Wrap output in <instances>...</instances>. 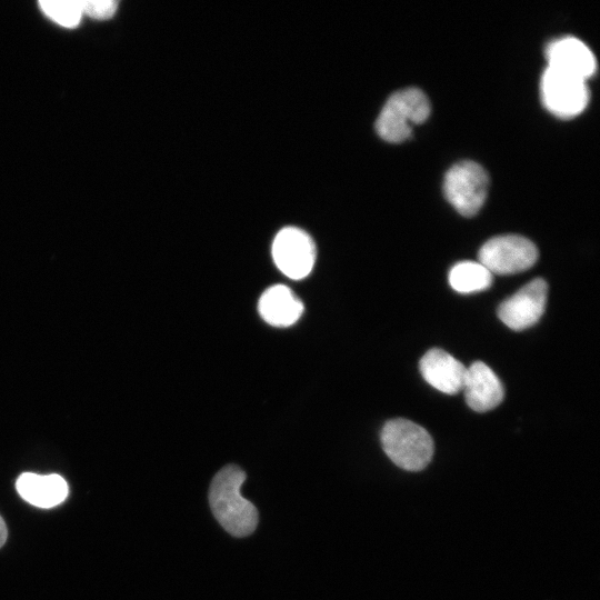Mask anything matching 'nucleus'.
<instances>
[{"instance_id": "obj_1", "label": "nucleus", "mask_w": 600, "mask_h": 600, "mask_svg": "<svg viewBox=\"0 0 600 600\" xmlns=\"http://www.w3.org/2000/svg\"><path fill=\"white\" fill-rule=\"evenodd\" d=\"M246 472L236 464H228L213 477L209 489L211 511L222 528L233 537L251 534L258 524V510L241 496Z\"/></svg>"}, {"instance_id": "obj_2", "label": "nucleus", "mask_w": 600, "mask_h": 600, "mask_svg": "<svg viewBox=\"0 0 600 600\" xmlns=\"http://www.w3.org/2000/svg\"><path fill=\"white\" fill-rule=\"evenodd\" d=\"M381 446L388 458L407 471H420L432 459L434 446L429 432L402 418L389 420L381 430Z\"/></svg>"}, {"instance_id": "obj_3", "label": "nucleus", "mask_w": 600, "mask_h": 600, "mask_svg": "<svg viewBox=\"0 0 600 600\" xmlns=\"http://www.w3.org/2000/svg\"><path fill=\"white\" fill-rule=\"evenodd\" d=\"M430 114V102L418 88L393 92L376 122L378 134L387 142L400 143L412 134L413 124H420Z\"/></svg>"}, {"instance_id": "obj_4", "label": "nucleus", "mask_w": 600, "mask_h": 600, "mask_svg": "<svg viewBox=\"0 0 600 600\" xmlns=\"http://www.w3.org/2000/svg\"><path fill=\"white\" fill-rule=\"evenodd\" d=\"M488 189L489 177L486 170L471 160L454 163L444 176V197L463 217L479 212L487 199Z\"/></svg>"}, {"instance_id": "obj_5", "label": "nucleus", "mask_w": 600, "mask_h": 600, "mask_svg": "<svg viewBox=\"0 0 600 600\" xmlns=\"http://www.w3.org/2000/svg\"><path fill=\"white\" fill-rule=\"evenodd\" d=\"M538 257L536 244L518 234L493 237L478 252L479 262L492 274L523 272L537 262Z\"/></svg>"}, {"instance_id": "obj_6", "label": "nucleus", "mask_w": 600, "mask_h": 600, "mask_svg": "<svg viewBox=\"0 0 600 600\" xmlns=\"http://www.w3.org/2000/svg\"><path fill=\"white\" fill-rule=\"evenodd\" d=\"M544 108L561 119L580 114L588 106L589 90L584 80L546 68L540 82Z\"/></svg>"}, {"instance_id": "obj_7", "label": "nucleus", "mask_w": 600, "mask_h": 600, "mask_svg": "<svg viewBox=\"0 0 600 600\" xmlns=\"http://www.w3.org/2000/svg\"><path fill=\"white\" fill-rule=\"evenodd\" d=\"M271 252L278 269L293 280L306 278L314 266L316 244L306 231L296 227L277 233Z\"/></svg>"}, {"instance_id": "obj_8", "label": "nucleus", "mask_w": 600, "mask_h": 600, "mask_svg": "<svg viewBox=\"0 0 600 600\" xmlns=\"http://www.w3.org/2000/svg\"><path fill=\"white\" fill-rule=\"evenodd\" d=\"M547 299V282L541 278H536L502 301L497 314L508 328L516 331L524 330L540 320Z\"/></svg>"}, {"instance_id": "obj_9", "label": "nucleus", "mask_w": 600, "mask_h": 600, "mask_svg": "<svg viewBox=\"0 0 600 600\" xmlns=\"http://www.w3.org/2000/svg\"><path fill=\"white\" fill-rule=\"evenodd\" d=\"M548 68L587 81L597 69L591 49L574 37H563L550 42L546 49Z\"/></svg>"}, {"instance_id": "obj_10", "label": "nucleus", "mask_w": 600, "mask_h": 600, "mask_svg": "<svg viewBox=\"0 0 600 600\" xmlns=\"http://www.w3.org/2000/svg\"><path fill=\"white\" fill-rule=\"evenodd\" d=\"M423 379L440 392L456 394L462 391L467 368L444 350L433 348L419 362Z\"/></svg>"}, {"instance_id": "obj_11", "label": "nucleus", "mask_w": 600, "mask_h": 600, "mask_svg": "<svg viewBox=\"0 0 600 600\" xmlns=\"http://www.w3.org/2000/svg\"><path fill=\"white\" fill-rule=\"evenodd\" d=\"M467 404L477 412L498 407L503 400L502 382L484 362L476 361L467 368L462 388Z\"/></svg>"}, {"instance_id": "obj_12", "label": "nucleus", "mask_w": 600, "mask_h": 600, "mask_svg": "<svg viewBox=\"0 0 600 600\" xmlns=\"http://www.w3.org/2000/svg\"><path fill=\"white\" fill-rule=\"evenodd\" d=\"M258 311L270 326L289 327L301 317L303 303L289 287L276 284L263 291Z\"/></svg>"}, {"instance_id": "obj_13", "label": "nucleus", "mask_w": 600, "mask_h": 600, "mask_svg": "<svg viewBox=\"0 0 600 600\" xmlns=\"http://www.w3.org/2000/svg\"><path fill=\"white\" fill-rule=\"evenodd\" d=\"M18 493L27 502L39 508H52L68 496V483L59 474L22 473L16 482Z\"/></svg>"}, {"instance_id": "obj_14", "label": "nucleus", "mask_w": 600, "mask_h": 600, "mask_svg": "<svg viewBox=\"0 0 600 600\" xmlns=\"http://www.w3.org/2000/svg\"><path fill=\"white\" fill-rule=\"evenodd\" d=\"M493 274L479 261H461L449 271V284L460 293H472L491 287Z\"/></svg>"}, {"instance_id": "obj_15", "label": "nucleus", "mask_w": 600, "mask_h": 600, "mask_svg": "<svg viewBox=\"0 0 600 600\" xmlns=\"http://www.w3.org/2000/svg\"><path fill=\"white\" fill-rule=\"evenodd\" d=\"M39 6L47 17L67 28L76 27L82 16L80 0H42Z\"/></svg>"}, {"instance_id": "obj_16", "label": "nucleus", "mask_w": 600, "mask_h": 600, "mask_svg": "<svg viewBox=\"0 0 600 600\" xmlns=\"http://www.w3.org/2000/svg\"><path fill=\"white\" fill-rule=\"evenodd\" d=\"M82 13L94 19L111 18L118 7V1L114 0H80Z\"/></svg>"}, {"instance_id": "obj_17", "label": "nucleus", "mask_w": 600, "mask_h": 600, "mask_svg": "<svg viewBox=\"0 0 600 600\" xmlns=\"http://www.w3.org/2000/svg\"><path fill=\"white\" fill-rule=\"evenodd\" d=\"M7 534H8V531H7L6 523L2 517L0 516V548L4 544L7 540Z\"/></svg>"}]
</instances>
